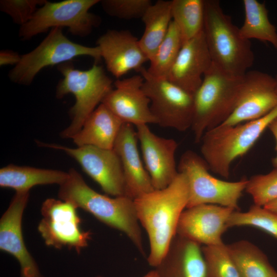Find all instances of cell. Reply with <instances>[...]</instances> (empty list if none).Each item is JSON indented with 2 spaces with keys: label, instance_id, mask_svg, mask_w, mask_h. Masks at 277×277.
<instances>
[{
  "label": "cell",
  "instance_id": "4",
  "mask_svg": "<svg viewBox=\"0 0 277 277\" xmlns=\"http://www.w3.org/2000/svg\"><path fill=\"white\" fill-rule=\"evenodd\" d=\"M276 117L277 105L259 119L235 125L221 124L206 131L200 141L201 152L209 170L228 179L232 162L252 148Z\"/></svg>",
  "mask_w": 277,
  "mask_h": 277
},
{
  "label": "cell",
  "instance_id": "8",
  "mask_svg": "<svg viewBox=\"0 0 277 277\" xmlns=\"http://www.w3.org/2000/svg\"><path fill=\"white\" fill-rule=\"evenodd\" d=\"M63 28H53L33 50L21 56L19 62L9 72L10 80L17 84L29 85L44 68L71 62L83 56L102 59L98 47L73 42L63 33Z\"/></svg>",
  "mask_w": 277,
  "mask_h": 277
},
{
  "label": "cell",
  "instance_id": "39",
  "mask_svg": "<svg viewBox=\"0 0 277 277\" xmlns=\"http://www.w3.org/2000/svg\"><path fill=\"white\" fill-rule=\"evenodd\" d=\"M276 78V80H277V78ZM276 91H277V88H276Z\"/></svg>",
  "mask_w": 277,
  "mask_h": 277
},
{
  "label": "cell",
  "instance_id": "13",
  "mask_svg": "<svg viewBox=\"0 0 277 277\" xmlns=\"http://www.w3.org/2000/svg\"><path fill=\"white\" fill-rule=\"evenodd\" d=\"M276 88V78L271 75L248 71L243 76L234 109L222 124L235 125L264 116L277 105Z\"/></svg>",
  "mask_w": 277,
  "mask_h": 277
},
{
  "label": "cell",
  "instance_id": "37",
  "mask_svg": "<svg viewBox=\"0 0 277 277\" xmlns=\"http://www.w3.org/2000/svg\"><path fill=\"white\" fill-rule=\"evenodd\" d=\"M143 277H159V275L156 270H153L150 271Z\"/></svg>",
  "mask_w": 277,
  "mask_h": 277
},
{
  "label": "cell",
  "instance_id": "15",
  "mask_svg": "<svg viewBox=\"0 0 277 277\" xmlns=\"http://www.w3.org/2000/svg\"><path fill=\"white\" fill-rule=\"evenodd\" d=\"M136 127L144 165L154 189L168 186L179 173L175 161L177 142L156 135L148 125Z\"/></svg>",
  "mask_w": 277,
  "mask_h": 277
},
{
  "label": "cell",
  "instance_id": "17",
  "mask_svg": "<svg viewBox=\"0 0 277 277\" xmlns=\"http://www.w3.org/2000/svg\"><path fill=\"white\" fill-rule=\"evenodd\" d=\"M29 192H17L0 220V249L13 255L21 267V277H44L24 242L22 223Z\"/></svg>",
  "mask_w": 277,
  "mask_h": 277
},
{
  "label": "cell",
  "instance_id": "2",
  "mask_svg": "<svg viewBox=\"0 0 277 277\" xmlns=\"http://www.w3.org/2000/svg\"><path fill=\"white\" fill-rule=\"evenodd\" d=\"M60 186L58 196L90 213L100 221L124 233L137 250L145 254L143 239L134 200L126 196L109 197L102 194L86 183L74 168Z\"/></svg>",
  "mask_w": 277,
  "mask_h": 277
},
{
  "label": "cell",
  "instance_id": "34",
  "mask_svg": "<svg viewBox=\"0 0 277 277\" xmlns=\"http://www.w3.org/2000/svg\"><path fill=\"white\" fill-rule=\"evenodd\" d=\"M21 56L17 52L5 50L0 52V65H16L20 61Z\"/></svg>",
  "mask_w": 277,
  "mask_h": 277
},
{
  "label": "cell",
  "instance_id": "33",
  "mask_svg": "<svg viewBox=\"0 0 277 277\" xmlns=\"http://www.w3.org/2000/svg\"><path fill=\"white\" fill-rule=\"evenodd\" d=\"M46 0H1L0 10L20 26L27 23Z\"/></svg>",
  "mask_w": 277,
  "mask_h": 277
},
{
  "label": "cell",
  "instance_id": "36",
  "mask_svg": "<svg viewBox=\"0 0 277 277\" xmlns=\"http://www.w3.org/2000/svg\"><path fill=\"white\" fill-rule=\"evenodd\" d=\"M265 208L277 213V200H275L264 206Z\"/></svg>",
  "mask_w": 277,
  "mask_h": 277
},
{
  "label": "cell",
  "instance_id": "16",
  "mask_svg": "<svg viewBox=\"0 0 277 277\" xmlns=\"http://www.w3.org/2000/svg\"><path fill=\"white\" fill-rule=\"evenodd\" d=\"M144 82L141 74L117 79L102 103L124 123L135 126L156 124L150 100L143 88Z\"/></svg>",
  "mask_w": 277,
  "mask_h": 277
},
{
  "label": "cell",
  "instance_id": "18",
  "mask_svg": "<svg viewBox=\"0 0 277 277\" xmlns=\"http://www.w3.org/2000/svg\"><path fill=\"white\" fill-rule=\"evenodd\" d=\"M107 70L118 79L132 70L140 72L149 59L139 39L126 30H108L96 41Z\"/></svg>",
  "mask_w": 277,
  "mask_h": 277
},
{
  "label": "cell",
  "instance_id": "32",
  "mask_svg": "<svg viewBox=\"0 0 277 277\" xmlns=\"http://www.w3.org/2000/svg\"><path fill=\"white\" fill-rule=\"evenodd\" d=\"M100 3L109 15L123 19L142 18L152 4L150 0H103Z\"/></svg>",
  "mask_w": 277,
  "mask_h": 277
},
{
  "label": "cell",
  "instance_id": "6",
  "mask_svg": "<svg viewBox=\"0 0 277 277\" xmlns=\"http://www.w3.org/2000/svg\"><path fill=\"white\" fill-rule=\"evenodd\" d=\"M243 76L228 73L212 63L193 94L194 114L191 129L195 143L200 142L206 131L220 125L231 114Z\"/></svg>",
  "mask_w": 277,
  "mask_h": 277
},
{
  "label": "cell",
  "instance_id": "3",
  "mask_svg": "<svg viewBox=\"0 0 277 277\" xmlns=\"http://www.w3.org/2000/svg\"><path fill=\"white\" fill-rule=\"evenodd\" d=\"M204 34L212 62L230 74L242 76L253 64L250 41L225 13L219 1L205 0Z\"/></svg>",
  "mask_w": 277,
  "mask_h": 277
},
{
  "label": "cell",
  "instance_id": "7",
  "mask_svg": "<svg viewBox=\"0 0 277 277\" xmlns=\"http://www.w3.org/2000/svg\"><path fill=\"white\" fill-rule=\"evenodd\" d=\"M179 172L188 181L189 200L186 208L201 204H214L240 211L239 202L245 190L247 179L236 182L222 180L212 175L203 157L188 150L181 155Z\"/></svg>",
  "mask_w": 277,
  "mask_h": 277
},
{
  "label": "cell",
  "instance_id": "11",
  "mask_svg": "<svg viewBox=\"0 0 277 277\" xmlns=\"http://www.w3.org/2000/svg\"><path fill=\"white\" fill-rule=\"evenodd\" d=\"M77 209L72 203L62 200L50 198L43 202L38 230L47 246L72 248L78 253L88 246L92 233L80 228L82 220Z\"/></svg>",
  "mask_w": 277,
  "mask_h": 277
},
{
  "label": "cell",
  "instance_id": "20",
  "mask_svg": "<svg viewBox=\"0 0 277 277\" xmlns=\"http://www.w3.org/2000/svg\"><path fill=\"white\" fill-rule=\"evenodd\" d=\"M137 142L136 131L133 125L124 123L113 147L122 164L125 195L133 200L154 190L140 157Z\"/></svg>",
  "mask_w": 277,
  "mask_h": 277
},
{
  "label": "cell",
  "instance_id": "19",
  "mask_svg": "<svg viewBox=\"0 0 277 277\" xmlns=\"http://www.w3.org/2000/svg\"><path fill=\"white\" fill-rule=\"evenodd\" d=\"M212 60L203 31L182 45L167 79L194 94L201 86Z\"/></svg>",
  "mask_w": 277,
  "mask_h": 277
},
{
  "label": "cell",
  "instance_id": "22",
  "mask_svg": "<svg viewBox=\"0 0 277 277\" xmlns=\"http://www.w3.org/2000/svg\"><path fill=\"white\" fill-rule=\"evenodd\" d=\"M124 123L101 103L71 139L77 147L90 146L112 149Z\"/></svg>",
  "mask_w": 277,
  "mask_h": 277
},
{
  "label": "cell",
  "instance_id": "21",
  "mask_svg": "<svg viewBox=\"0 0 277 277\" xmlns=\"http://www.w3.org/2000/svg\"><path fill=\"white\" fill-rule=\"evenodd\" d=\"M156 268L168 277H209L201 245L177 234Z\"/></svg>",
  "mask_w": 277,
  "mask_h": 277
},
{
  "label": "cell",
  "instance_id": "28",
  "mask_svg": "<svg viewBox=\"0 0 277 277\" xmlns=\"http://www.w3.org/2000/svg\"><path fill=\"white\" fill-rule=\"evenodd\" d=\"M182 45L179 30L172 21L165 37L149 61L147 71L153 76L167 78Z\"/></svg>",
  "mask_w": 277,
  "mask_h": 277
},
{
  "label": "cell",
  "instance_id": "24",
  "mask_svg": "<svg viewBox=\"0 0 277 277\" xmlns=\"http://www.w3.org/2000/svg\"><path fill=\"white\" fill-rule=\"evenodd\" d=\"M172 1L159 0L152 4L143 17L145 29L140 45L150 61L165 37L172 21Z\"/></svg>",
  "mask_w": 277,
  "mask_h": 277
},
{
  "label": "cell",
  "instance_id": "27",
  "mask_svg": "<svg viewBox=\"0 0 277 277\" xmlns=\"http://www.w3.org/2000/svg\"><path fill=\"white\" fill-rule=\"evenodd\" d=\"M171 14L183 44L203 31L205 0H172Z\"/></svg>",
  "mask_w": 277,
  "mask_h": 277
},
{
  "label": "cell",
  "instance_id": "9",
  "mask_svg": "<svg viewBox=\"0 0 277 277\" xmlns=\"http://www.w3.org/2000/svg\"><path fill=\"white\" fill-rule=\"evenodd\" d=\"M101 1H47L36 10L32 18L21 26L18 36L23 41L32 38L49 29L66 27L75 36L84 37L101 23V18L89 10Z\"/></svg>",
  "mask_w": 277,
  "mask_h": 277
},
{
  "label": "cell",
  "instance_id": "14",
  "mask_svg": "<svg viewBox=\"0 0 277 277\" xmlns=\"http://www.w3.org/2000/svg\"><path fill=\"white\" fill-rule=\"evenodd\" d=\"M233 211L214 204L186 208L180 216L176 234L204 246L222 245L227 222Z\"/></svg>",
  "mask_w": 277,
  "mask_h": 277
},
{
  "label": "cell",
  "instance_id": "35",
  "mask_svg": "<svg viewBox=\"0 0 277 277\" xmlns=\"http://www.w3.org/2000/svg\"><path fill=\"white\" fill-rule=\"evenodd\" d=\"M268 128L273 134L276 142L275 150L276 155L272 159V164L274 168H277V117L272 121L268 126Z\"/></svg>",
  "mask_w": 277,
  "mask_h": 277
},
{
  "label": "cell",
  "instance_id": "12",
  "mask_svg": "<svg viewBox=\"0 0 277 277\" xmlns=\"http://www.w3.org/2000/svg\"><path fill=\"white\" fill-rule=\"evenodd\" d=\"M37 143L40 146L61 150L74 159L106 194L113 197L126 196L122 164L113 149L90 146L70 148L55 144Z\"/></svg>",
  "mask_w": 277,
  "mask_h": 277
},
{
  "label": "cell",
  "instance_id": "23",
  "mask_svg": "<svg viewBox=\"0 0 277 277\" xmlns=\"http://www.w3.org/2000/svg\"><path fill=\"white\" fill-rule=\"evenodd\" d=\"M68 172L62 170L19 166L10 164L0 169V186L17 192H29L36 185L57 184L67 179Z\"/></svg>",
  "mask_w": 277,
  "mask_h": 277
},
{
  "label": "cell",
  "instance_id": "29",
  "mask_svg": "<svg viewBox=\"0 0 277 277\" xmlns=\"http://www.w3.org/2000/svg\"><path fill=\"white\" fill-rule=\"evenodd\" d=\"M228 228L251 226L258 228L277 239V213L255 204L247 211H233L227 222Z\"/></svg>",
  "mask_w": 277,
  "mask_h": 277
},
{
  "label": "cell",
  "instance_id": "10",
  "mask_svg": "<svg viewBox=\"0 0 277 277\" xmlns=\"http://www.w3.org/2000/svg\"><path fill=\"white\" fill-rule=\"evenodd\" d=\"M139 72L144 78L143 88L150 100L156 124L179 131L191 128L194 114L193 94L167 78L150 75L144 67Z\"/></svg>",
  "mask_w": 277,
  "mask_h": 277
},
{
  "label": "cell",
  "instance_id": "25",
  "mask_svg": "<svg viewBox=\"0 0 277 277\" xmlns=\"http://www.w3.org/2000/svg\"><path fill=\"white\" fill-rule=\"evenodd\" d=\"M240 277H277V271L256 246L241 240L226 245Z\"/></svg>",
  "mask_w": 277,
  "mask_h": 277
},
{
  "label": "cell",
  "instance_id": "38",
  "mask_svg": "<svg viewBox=\"0 0 277 277\" xmlns=\"http://www.w3.org/2000/svg\"><path fill=\"white\" fill-rule=\"evenodd\" d=\"M96 277H102V276H96Z\"/></svg>",
  "mask_w": 277,
  "mask_h": 277
},
{
  "label": "cell",
  "instance_id": "5",
  "mask_svg": "<svg viewBox=\"0 0 277 277\" xmlns=\"http://www.w3.org/2000/svg\"><path fill=\"white\" fill-rule=\"evenodd\" d=\"M57 69L63 77L56 86V97L61 99L71 93L75 98L69 111L71 123L60 134L63 138H71L112 90L113 81L97 64L81 70L69 62L57 65Z\"/></svg>",
  "mask_w": 277,
  "mask_h": 277
},
{
  "label": "cell",
  "instance_id": "31",
  "mask_svg": "<svg viewBox=\"0 0 277 277\" xmlns=\"http://www.w3.org/2000/svg\"><path fill=\"white\" fill-rule=\"evenodd\" d=\"M246 192L254 204L263 206L277 200V168L266 174H257L247 179Z\"/></svg>",
  "mask_w": 277,
  "mask_h": 277
},
{
  "label": "cell",
  "instance_id": "26",
  "mask_svg": "<svg viewBox=\"0 0 277 277\" xmlns=\"http://www.w3.org/2000/svg\"><path fill=\"white\" fill-rule=\"evenodd\" d=\"M245 19L240 29L241 36L247 40L256 39L268 42L277 50V31L270 22L264 3L244 0Z\"/></svg>",
  "mask_w": 277,
  "mask_h": 277
},
{
  "label": "cell",
  "instance_id": "1",
  "mask_svg": "<svg viewBox=\"0 0 277 277\" xmlns=\"http://www.w3.org/2000/svg\"><path fill=\"white\" fill-rule=\"evenodd\" d=\"M189 200V186L181 172L166 187L145 193L134 200L137 217L149 242V264L156 267L165 256Z\"/></svg>",
  "mask_w": 277,
  "mask_h": 277
},
{
  "label": "cell",
  "instance_id": "30",
  "mask_svg": "<svg viewBox=\"0 0 277 277\" xmlns=\"http://www.w3.org/2000/svg\"><path fill=\"white\" fill-rule=\"evenodd\" d=\"M202 249L209 277H240L226 244L204 246Z\"/></svg>",
  "mask_w": 277,
  "mask_h": 277
}]
</instances>
